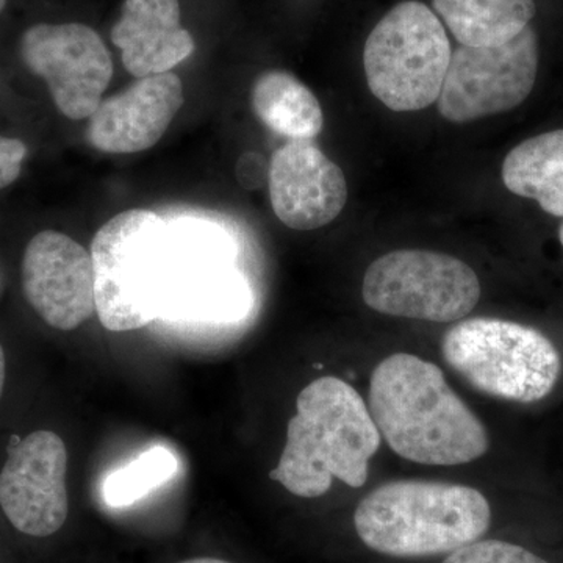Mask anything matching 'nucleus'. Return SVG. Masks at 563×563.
Masks as SVG:
<instances>
[{
  "mask_svg": "<svg viewBox=\"0 0 563 563\" xmlns=\"http://www.w3.org/2000/svg\"><path fill=\"white\" fill-rule=\"evenodd\" d=\"M111 41L132 76L172 73L195 52V40L180 24L179 0H125Z\"/></svg>",
  "mask_w": 563,
  "mask_h": 563,
  "instance_id": "2eb2a0df",
  "label": "nucleus"
},
{
  "mask_svg": "<svg viewBox=\"0 0 563 563\" xmlns=\"http://www.w3.org/2000/svg\"><path fill=\"white\" fill-rule=\"evenodd\" d=\"M501 174L507 190L563 218V129L515 146L504 158Z\"/></svg>",
  "mask_w": 563,
  "mask_h": 563,
  "instance_id": "dca6fc26",
  "label": "nucleus"
},
{
  "mask_svg": "<svg viewBox=\"0 0 563 563\" xmlns=\"http://www.w3.org/2000/svg\"><path fill=\"white\" fill-rule=\"evenodd\" d=\"M180 563H231L228 561H221V559L213 558H199V559H190V561H185Z\"/></svg>",
  "mask_w": 563,
  "mask_h": 563,
  "instance_id": "5701e85b",
  "label": "nucleus"
},
{
  "mask_svg": "<svg viewBox=\"0 0 563 563\" xmlns=\"http://www.w3.org/2000/svg\"><path fill=\"white\" fill-rule=\"evenodd\" d=\"M251 103L269 131L290 141L313 140L324 125L317 96L287 70L261 74L252 85Z\"/></svg>",
  "mask_w": 563,
  "mask_h": 563,
  "instance_id": "f3484780",
  "label": "nucleus"
},
{
  "mask_svg": "<svg viewBox=\"0 0 563 563\" xmlns=\"http://www.w3.org/2000/svg\"><path fill=\"white\" fill-rule=\"evenodd\" d=\"M363 301L390 317L454 322L481 298L476 273L465 262L431 251H395L374 261L362 285Z\"/></svg>",
  "mask_w": 563,
  "mask_h": 563,
  "instance_id": "6e6552de",
  "label": "nucleus"
},
{
  "mask_svg": "<svg viewBox=\"0 0 563 563\" xmlns=\"http://www.w3.org/2000/svg\"><path fill=\"white\" fill-rule=\"evenodd\" d=\"M539 73V40L531 27L495 47L461 46L451 55L439 96L446 121L470 122L517 109Z\"/></svg>",
  "mask_w": 563,
  "mask_h": 563,
  "instance_id": "1a4fd4ad",
  "label": "nucleus"
},
{
  "mask_svg": "<svg viewBox=\"0 0 563 563\" xmlns=\"http://www.w3.org/2000/svg\"><path fill=\"white\" fill-rule=\"evenodd\" d=\"M368 409L380 437L402 459L462 465L488 451L483 422L455 395L439 366L398 352L374 368Z\"/></svg>",
  "mask_w": 563,
  "mask_h": 563,
  "instance_id": "f257e3e1",
  "label": "nucleus"
},
{
  "mask_svg": "<svg viewBox=\"0 0 563 563\" xmlns=\"http://www.w3.org/2000/svg\"><path fill=\"white\" fill-rule=\"evenodd\" d=\"M7 0H0V13H2L3 9H5Z\"/></svg>",
  "mask_w": 563,
  "mask_h": 563,
  "instance_id": "393cba45",
  "label": "nucleus"
},
{
  "mask_svg": "<svg viewBox=\"0 0 563 563\" xmlns=\"http://www.w3.org/2000/svg\"><path fill=\"white\" fill-rule=\"evenodd\" d=\"M21 58L49 87L63 117L90 118L113 77L110 52L98 32L79 22L36 24L21 36Z\"/></svg>",
  "mask_w": 563,
  "mask_h": 563,
  "instance_id": "9d476101",
  "label": "nucleus"
},
{
  "mask_svg": "<svg viewBox=\"0 0 563 563\" xmlns=\"http://www.w3.org/2000/svg\"><path fill=\"white\" fill-rule=\"evenodd\" d=\"M7 365L5 354H3L2 344H0V396H2L3 387H5Z\"/></svg>",
  "mask_w": 563,
  "mask_h": 563,
  "instance_id": "4be33fe9",
  "label": "nucleus"
},
{
  "mask_svg": "<svg viewBox=\"0 0 563 563\" xmlns=\"http://www.w3.org/2000/svg\"><path fill=\"white\" fill-rule=\"evenodd\" d=\"M184 106V84L174 73L141 77L128 90L99 103L87 136L106 154H136L162 140Z\"/></svg>",
  "mask_w": 563,
  "mask_h": 563,
  "instance_id": "4468645a",
  "label": "nucleus"
},
{
  "mask_svg": "<svg viewBox=\"0 0 563 563\" xmlns=\"http://www.w3.org/2000/svg\"><path fill=\"white\" fill-rule=\"evenodd\" d=\"M166 247L168 221L151 210L122 211L96 232L90 254L103 328L135 331L161 318Z\"/></svg>",
  "mask_w": 563,
  "mask_h": 563,
  "instance_id": "20e7f679",
  "label": "nucleus"
},
{
  "mask_svg": "<svg viewBox=\"0 0 563 563\" xmlns=\"http://www.w3.org/2000/svg\"><path fill=\"white\" fill-rule=\"evenodd\" d=\"M380 439L358 391L339 377H320L299 393L284 453L269 477L299 498H320L333 479L361 488Z\"/></svg>",
  "mask_w": 563,
  "mask_h": 563,
  "instance_id": "f03ea898",
  "label": "nucleus"
},
{
  "mask_svg": "<svg viewBox=\"0 0 563 563\" xmlns=\"http://www.w3.org/2000/svg\"><path fill=\"white\" fill-rule=\"evenodd\" d=\"M27 146L21 140L0 135V190L20 177Z\"/></svg>",
  "mask_w": 563,
  "mask_h": 563,
  "instance_id": "412c9836",
  "label": "nucleus"
},
{
  "mask_svg": "<svg viewBox=\"0 0 563 563\" xmlns=\"http://www.w3.org/2000/svg\"><path fill=\"white\" fill-rule=\"evenodd\" d=\"M176 472V455L166 448H152L103 481V499L110 507L131 506L147 493L168 483Z\"/></svg>",
  "mask_w": 563,
  "mask_h": 563,
  "instance_id": "6ab92c4d",
  "label": "nucleus"
},
{
  "mask_svg": "<svg viewBox=\"0 0 563 563\" xmlns=\"http://www.w3.org/2000/svg\"><path fill=\"white\" fill-rule=\"evenodd\" d=\"M487 498L468 485L395 481L368 493L354 514L358 537L390 558H429L476 542L490 528Z\"/></svg>",
  "mask_w": 563,
  "mask_h": 563,
  "instance_id": "7ed1b4c3",
  "label": "nucleus"
},
{
  "mask_svg": "<svg viewBox=\"0 0 563 563\" xmlns=\"http://www.w3.org/2000/svg\"><path fill=\"white\" fill-rule=\"evenodd\" d=\"M66 472L68 451L57 433L11 437L0 473V507L18 531L40 539L60 531L69 514Z\"/></svg>",
  "mask_w": 563,
  "mask_h": 563,
  "instance_id": "9b49d317",
  "label": "nucleus"
},
{
  "mask_svg": "<svg viewBox=\"0 0 563 563\" xmlns=\"http://www.w3.org/2000/svg\"><path fill=\"white\" fill-rule=\"evenodd\" d=\"M268 185L274 214L295 231L324 228L347 202L342 168L312 140L288 141L274 152Z\"/></svg>",
  "mask_w": 563,
  "mask_h": 563,
  "instance_id": "ddd939ff",
  "label": "nucleus"
},
{
  "mask_svg": "<svg viewBox=\"0 0 563 563\" xmlns=\"http://www.w3.org/2000/svg\"><path fill=\"white\" fill-rule=\"evenodd\" d=\"M251 292L233 266L231 240L217 225L168 221L161 318L229 321L250 309Z\"/></svg>",
  "mask_w": 563,
  "mask_h": 563,
  "instance_id": "0eeeda50",
  "label": "nucleus"
},
{
  "mask_svg": "<svg viewBox=\"0 0 563 563\" xmlns=\"http://www.w3.org/2000/svg\"><path fill=\"white\" fill-rule=\"evenodd\" d=\"M451 55L439 16L418 0H406L369 33L363 68L369 90L385 107L418 111L439 101Z\"/></svg>",
  "mask_w": 563,
  "mask_h": 563,
  "instance_id": "423d86ee",
  "label": "nucleus"
},
{
  "mask_svg": "<svg viewBox=\"0 0 563 563\" xmlns=\"http://www.w3.org/2000/svg\"><path fill=\"white\" fill-rule=\"evenodd\" d=\"M461 46L495 47L520 35L536 16V0H432Z\"/></svg>",
  "mask_w": 563,
  "mask_h": 563,
  "instance_id": "a211bd4d",
  "label": "nucleus"
},
{
  "mask_svg": "<svg viewBox=\"0 0 563 563\" xmlns=\"http://www.w3.org/2000/svg\"><path fill=\"white\" fill-rule=\"evenodd\" d=\"M22 287L41 320L74 331L96 313L90 251L62 232L36 233L22 258Z\"/></svg>",
  "mask_w": 563,
  "mask_h": 563,
  "instance_id": "f8f14e48",
  "label": "nucleus"
},
{
  "mask_svg": "<svg viewBox=\"0 0 563 563\" xmlns=\"http://www.w3.org/2000/svg\"><path fill=\"white\" fill-rule=\"evenodd\" d=\"M443 563H550L518 544L476 540L453 551Z\"/></svg>",
  "mask_w": 563,
  "mask_h": 563,
  "instance_id": "aec40b11",
  "label": "nucleus"
},
{
  "mask_svg": "<svg viewBox=\"0 0 563 563\" xmlns=\"http://www.w3.org/2000/svg\"><path fill=\"white\" fill-rule=\"evenodd\" d=\"M559 240H561L562 247H563V224L561 225V229H559Z\"/></svg>",
  "mask_w": 563,
  "mask_h": 563,
  "instance_id": "b1692460",
  "label": "nucleus"
},
{
  "mask_svg": "<svg viewBox=\"0 0 563 563\" xmlns=\"http://www.w3.org/2000/svg\"><path fill=\"white\" fill-rule=\"evenodd\" d=\"M444 361L474 390L506 401L547 398L561 374V355L537 329L496 318H473L444 333Z\"/></svg>",
  "mask_w": 563,
  "mask_h": 563,
  "instance_id": "39448f33",
  "label": "nucleus"
}]
</instances>
